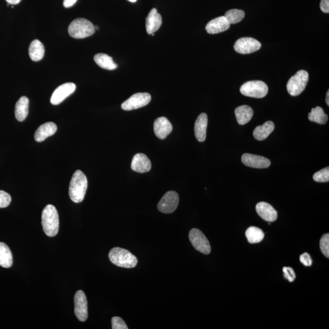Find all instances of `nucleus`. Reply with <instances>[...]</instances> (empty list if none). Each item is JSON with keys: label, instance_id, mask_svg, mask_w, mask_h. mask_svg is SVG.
I'll use <instances>...</instances> for the list:
<instances>
[{"label": "nucleus", "instance_id": "393cba45", "mask_svg": "<svg viewBox=\"0 0 329 329\" xmlns=\"http://www.w3.org/2000/svg\"><path fill=\"white\" fill-rule=\"evenodd\" d=\"M94 60L101 68L108 70H114L117 68L113 59L109 55L104 53H98L94 56Z\"/></svg>", "mask_w": 329, "mask_h": 329}, {"label": "nucleus", "instance_id": "2eb2a0df", "mask_svg": "<svg viewBox=\"0 0 329 329\" xmlns=\"http://www.w3.org/2000/svg\"><path fill=\"white\" fill-rule=\"evenodd\" d=\"M131 168L134 171L144 173L152 169V163L147 155L142 153L137 154L132 161Z\"/></svg>", "mask_w": 329, "mask_h": 329}, {"label": "nucleus", "instance_id": "4c0bfd02", "mask_svg": "<svg viewBox=\"0 0 329 329\" xmlns=\"http://www.w3.org/2000/svg\"><path fill=\"white\" fill-rule=\"evenodd\" d=\"M9 4H17L21 1V0H5Z\"/></svg>", "mask_w": 329, "mask_h": 329}, {"label": "nucleus", "instance_id": "b1692460", "mask_svg": "<svg viewBox=\"0 0 329 329\" xmlns=\"http://www.w3.org/2000/svg\"><path fill=\"white\" fill-rule=\"evenodd\" d=\"M274 130V124L271 121H268L262 126H257L253 132L254 138L262 141L267 138Z\"/></svg>", "mask_w": 329, "mask_h": 329}, {"label": "nucleus", "instance_id": "4be33fe9", "mask_svg": "<svg viewBox=\"0 0 329 329\" xmlns=\"http://www.w3.org/2000/svg\"><path fill=\"white\" fill-rule=\"evenodd\" d=\"M235 114L238 124L244 125L252 119L254 111L250 106L243 105L236 109Z\"/></svg>", "mask_w": 329, "mask_h": 329}, {"label": "nucleus", "instance_id": "a211bd4d", "mask_svg": "<svg viewBox=\"0 0 329 329\" xmlns=\"http://www.w3.org/2000/svg\"><path fill=\"white\" fill-rule=\"evenodd\" d=\"M163 23V18L156 8L150 11L146 19V29L148 34H152L160 28Z\"/></svg>", "mask_w": 329, "mask_h": 329}, {"label": "nucleus", "instance_id": "0eeeda50", "mask_svg": "<svg viewBox=\"0 0 329 329\" xmlns=\"http://www.w3.org/2000/svg\"><path fill=\"white\" fill-rule=\"evenodd\" d=\"M189 239L196 250L205 255L210 253L211 246L209 241L201 230L195 228L192 229L189 232Z\"/></svg>", "mask_w": 329, "mask_h": 329}, {"label": "nucleus", "instance_id": "e433bc0d", "mask_svg": "<svg viewBox=\"0 0 329 329\" xmlns=\"http://www.w3.org/2000/svg\"><path fill=\"white\" fill-rule=\"evenodd\" d=\"M78 0H64V2H63V5L65 7H72L73 5H75L76 2Z\"/></svg>", "mask_w": 329, "mask_h": 329}, {"label": "nucleus", "instance_id": "9b49d317", "mask_svg": "<svg viewBox=\"0 0 329 329\" xmlns=\"http://www.w3.org/2000/svg\"><path fill=\"white\" fill-rule=\"evenodd\" d=\"M74 302L76 317L80 322H86L88 318V304L86 296L83 291L79 290L76 293Z\"/></svg>", "mask_w": 329, "mask_h": 329}, {"label": "nucleus", "instance_id": "ea45409f", "mask_svg": "<svg viewBox=\"0 0 329 329\" xmlns=\"http://www.w3.org/2000/svg\"><path fill=\"white\" fill-rule=\"evenodd\" d=\"M128 1H130V2H135L137 1V0H128Z\"/></svg>", "mask_w": 329, "mask_h": 329}, {"label": "nucleus", "instance_id": "6ab92c4d", "mask_svg": "<svg viewBox=\"0 0 329 329\" xmlns=\"http://www.w3.org/2000/svg\"><path fill=\"white\" fill-rule=\"evenodd\" d=\"M207 125V115L205 113L200 114L194 124V134L197 141L200 142H204L206 139Z\"/></svg>", "mask_w": 329, "mask_h": 329}, {"label": "nucleus", "instance_id": "f704fd0d", "mask_svg": "<svg viewBox=\"0 0 329 329\" xmlns=\"http://www.w3.org/2000/svg\"><path fill=\"white\" fill-rule=\"evenodd\" d=\"M300 262L306 267H311L313 262L311 256L307 252L301 255Z\"/></svg>", "mask_w": 329, "mask_h": 329}, {"label": "nucleus", "instance_id": "cd10ccee", "mask_svg": "<svg viewBox=\"0 0 329 329\" xmlns=\"http://www.w3.org/2000/svg\"><path fill=\"white\" fill-rule=\"evenodd\" d=\"M246 237L249 243L255 244L261 242L264 238L265 234L259 227L252 226L247 229Z\"/></svg>", "mask_w": 329, "mask_h": 329}, {"label": "nucleus", "instance_id": "f8f14e48", "mask_svg": "<svg viewBox=\"0 0 329 329\" xmlns=\"http://www.w3.org/2000/svg\"><path fill=\"white\" fill-rule=\"evenodd\" d=\"M76 85L72 82H68L57 88L51 98V103L53 105H58L63 101L75 91Z\"/></svg>", "mask_w": 329, "mask_h": 329}, {"label": "nucleus", "instance_id": "39448f33", "mask_svg": "<svg viewBox=\"0 0 329 329\" xmlns=\"http://www.w3.org/2000/svg\"><path fill=\"white\" fill-rule=\"evenodd\" d=\"M309 81V73L306 70H300L293 76L288 82L287 91L293 97L300 95L305 90Z\"/></svg>", "mask_w": 329, "mask_h": 329}, {"label": "nucleus", "instance_id": "7ed1b4c3", "mask_svg": "<svg viewBox=\"0 0 329 329\" xmlns=\"http://www.w3.org/2000/svg\"><path fill=\"white\" fill-rule=\"evenodd\" d=\"M109 258L113 264L122 268H133L138 263L137 257L130 251L117 247L110 251Z\"/></svg>", "mask_w": 329, "mask_h": 329}, {"label": "nucleus", "instance_id": "412c9836", "mask_svg": "<svg viewBox=\"0 0 329 329\" xmlns=\"http://www.w3.org/2000/svg\"><path fill=\"white\" fill-rule=\"evenodd\" d=\"M29 99L22 97L15 104V116L18 122H23L28 115Z\"/></svg>", "mask_w": 329, "mask_h": 329}, {"label": "nucleus", "instance_id": "473e14b6", "mask_svg": "<svg viewBox=\"0 0 329 329\" xmlns=\"http://www.w3.org/2000/svg\"><path fill=\"white\" fill-rule=\"evenodd\" d=\"M11 200L12 199H11L9 194L4 191L0 190V208L9 206Z\"/></svg>", "mask_w": 329, "mask_h": 329}, {"label": "nucleus", "instance_id": "72a5a7b5", "mask_svg": "<svg viewBox=\"0 0 329 329\" xmlns=\"http://www.w3.org/2000/svg\"><path fill=\"white\" fill-rule=\"evenodd\" d=\"M283 272L284 278L288 280L290 282H293L296 279V274L295 271L292 268L284 267Z\"/></svg>", "mask_w": 329, "mask_h": 329}, {"label": "nucleus", "instance_id": "c85d7f7f", "mask_svg": "<svg viewBox=\"0 0 329 329\" xmlns=\"http://www.w3.org/2000/svg\"><path fill=\"white\" fill-rule=\"evenodd\" d=\"M245 16V13L243 10L236 9L227 11L224 15L230 24L238 23L243 20Z\"/></svg>", "mask_w": 329, "mask_h": 329}, {"label": "nucleus", "instance_id": "aec40b11", "mask_svg": "<svg viewBox=\"0 0 329 329\" xmlns=\"http://www.w3.org/2000/svg\"><path fill=\"white\" fill-rule=\"evenodd\" d=\"M57 126L53 122L46 123L39 126L35 131L34 139L38 142L45 141L46 138L54 135L57 131Z\"/></svg>", "mask_w": 329, "mask_h": 329}, {"label": "nucleus", "instance_id": "5701e85b", "mask_svg": "<svg viewBox=\"0 0 329 329\" xmlns=\"http://www.w3.org/2000/svg\"><path fill=\"white\" fill-rule=\"evenodd\" d=\"M44 54H45V47L43 44L38 40H33L29 47L30 58L33 61H39L43 59Z\"/></svg>", "mask_w": 329, "mask_h": 329}, {"label": "nucleus", "instance_id": "c756f323", "mask_svg": "<svg viewBox=\"0 0 329 329\" xmlns=\"http://www.w3.org/2000/svg\"><path fill=\"white\" fill-rule=\"evenodd\" d=\"M314 179L318 182H328L329 181V168L321 169L314 175Z\"/></svg>", "mask_w": 329, "mask_h": 329}, {"label": "nucleus", "instance_id": "f03ea898", "mask_svg": "<svg viewBox=\"0 0 329 329\" xmlns=\"http://www.w3.org/2000/svg\"><path fill=\"white\" fill-rule=\"evenodd\" d=\"M42 224L44 232L48 237H54L59 229V218L56 207L48 205L44 208L42 215Z\"/></svg>", "mask_w": 329, "mask_h": 329}, {"label": "nucleus", "instance_id": "2f4dec72", "mask_svg": "<svg viewBox=\"0 0 329 329\" xmlns=\"http://www.w3.org/2000/svg\"><path fill=\"white\" fill-rule=\"evenodd\" d=\"M112 328L113 329H128V326L124 320L119 317L112 318Z\"/></svg>", "mask_w": 329, "mask_h": 329}, {"label": "nucleus", "instance_id": "f3484780", "mask_svg": "<svg viewBox=\"0 0 329 329\" xmlns=\"http://www.w3.org/2000/svg\"><path fill=\"white\" fill-rule=\"evenodd\" d=\"M256 209L258 215L264 220L268 222L275 221L278 218V212L272 205L265 202H260L256 205Z\"/></svg>", "mask_w": 329, "mask_h": 329}, {"label": "nucleus", "instance_id": "7c9ffc66", "mask_svg": "<svg viewBox=\"0 0 329 329\" xmlns=\"http://www.w3.org/2000/svg\"><path fill=\"white\" fill-rule=\"evenodd\" d=\"M320 249L326 257H329V235L326 234L320 240Z\"/></svg>", "mask_w": 329, "mask_h": 329}, {"label": "nucleus", "instance_id": "6e6552de", "mask_svg": "<svg viewBox=\"0 0 329 329\" xmlns=\"http://www.w3.org/2000/svg\"><path fill=\"white\" fill-rule=\"evenodd\" d=\"M152 100V96L148 93H137L131 96L122 104L125 111H133L146 106Z\"/></svg>", "mask_w": 329, "mask_h": 329}, {"label": "nucleus", "instance_id": "dca6fc26", "mask_svg": "<svg viewBox=\"0 0 329 329\" xmlns=\"http://www.w3.org/2000/svg\"><path fill=\"white\" fill-rule=\"evenodd\" d=\"M230 24L224 16H219L208 22L205 30L208 34H215L226 31L229 29Z\"/></svg>", "mask_w": 329, "mask_h": 329}, {"label": "nucleus", "instance_id": "f257e3e1", "mask_svg": "<svg viewBox=\"0 0 329 329\" xmlns=\"http://www.w3.org/2000/svg\"><path fill=\"white\" fill-rule=\"evenodd\" d=\"M87 186L88 181L86 175L81 170H77L70 181L69 187L70 199L74 202H81L86 195Z\"/></svg>", "mask_w": 329, "mask_h": 329}, {"label": "nucleus", "instance_id": "a19ab883", "mask_svg": "<svg viewBox=\"0 0 329 329\" xmlns=\"http://www.w3.org/2000/svg\"><path fill=\"white\" fill-rule=\"evenodd\" d=\"M95 30H99V29H100V28H99L98 26H95Z\"/></svg>", "mask_w": 329, "mask_h": 329}, {"label": "nucleus", "instance_id": "c9c22d12", "mask_svg": "<svg viewBox=\"0 0 329 329\" xmlns=\"http://www.w3.org/2000/svg\"><path fill=\"white\" fill-rule=\"evenodd\" d=\"M320 9L325 13L329 12V0H322L320 2Z\"/></svg>", "mask_w": 329, "mask_h": 329}, {"label": "nucleus", "instance_id": "4468645a", "mask_svg": "<svg viewBox=\"0 0 329 329\" xmlns=\"http://www.w3.org/2000/svg\"><path fill=\"white\" fill-rule=\"evenodd\" d=\"M154 131L159 139L164 140L171 134L172 126L165 117H159L154 123Z\"/></svg>", "mask_w": 329, "mask_h": 329}, {"label": "nucleus", "instance_id": "ddd939ff", "mask_svg": "<svg viewBox=\"0 0 329 329\" xmlns=\"http://www.w3.org/2000/svg\"><path fill=\"white\" fill-rule=\"evenodd\" d=\"M241 161L246 166L254 168H267L271 164V162L268 159L248 153L244 154Z\"/></svg>", "mask_w": 329, "mask_h": 329}, {"label": "nucleus", "instance_id": "9d476101", "mask_svg": "<svg viewBox=\"0 0 329 329\" xmlns=\"http://www.w3.org/2000/svg\"><path fill=\"white\" fill-rule=\"evenodd\" d=\"M261 47V43L252 37L240 38L237 40L234 46L235 51L243 54L254 53Z\"/></svg>", "mask_w": 329, "mask_h": 329}, {"label": "nucleus", "instance_id": "58836bf2", "mask_svg": "<svg viewBox=\"0 0 329 329\" xmlns=\"http://www.w3.org/2000/svg\"><path fill=\"white\" fill-rule=\"evenodd\" d=\"M326 102L328 105L329 106V91L328 90L327 94H326Z\"/></svg>", "mask_w": 329, "mask_h": 329}, {"label": "nucleus", "instance_id": "20e7f679", "mask_svg": "<svg viewBox=\"0 0 329 329\" xmlns=\"http://www.w3.org/2000/svg\"><path fill=\"white\" fill-rule=\"evenodd\" d=\"M71 37L84 38L91 36L95 32V27L91 21L84 18H78L70 23L68 29Z\"/></svg>", "mask_w": 329, "mask_h": 329}, {"label": "nucleus", "instance_id": "423d86ee", "mask_svg": "<svg viewBox=\"0 0 329 329\" xmlns=\"http://www.w3.org/2000/svg\"><path fill=\"white\" fill-rule=\"evenodd\" d=\"M240 92L246 97L262 98L267 95L268 87L264 82L251 81L247 82L241 86Z\"/></svg>", "mask_w": 329, "mask_h": 329}, {"label": "nucleus", "instance_id": "1a4fd4ad", "mask_svg": "<svg viewBox=\"0 0 329 329\" xmlns=\"http://www.w3.org/2000/svg\"><path fill=\"white\" fill-rule=\"evenodd\" d=\"M179 202V197L176 192H166L159 202L158 210L164 213H171L176 210Z\"/></svg>", "mask_w": 329, "mask_h": 329}, {"label": "nucleus", "instance_id": "a878e982", "mask_svg": "<svg viewBox=\"0 0 329 329\" xmlns=\"http://www.w3.org/2000/svg\"><path fill=\"white\" fill-rule=\"evenodd\" d=\"M12 254L9 247L4 243L0 242V266L9 268L12 265Z\"/></svg>", "mask_w": 329, "mask_h": 329}, {"label": "nucleus", "instance_id": "bb28decb", "mask_svg": "<svg viewBox=\"0 0 329 329\" xmlns=\"http://www.w3.org/2000/svg\"><path fill=\"white\" fill-rule=\"evenodd\" d=\"M308 118L311 122L318 123V124L325 125L327 123L328 116L325 114L323 108L320 106L312 109L311 112H310Z\"/></svg>", "mask_w": 329, "mask_h": 329}]
</instances>
